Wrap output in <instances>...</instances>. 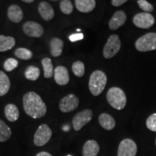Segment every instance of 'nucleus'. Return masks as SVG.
I'll return each mask as SVG.
<instances>
[{
	"instance_id": "1",
	"label": "nucleus",
	"mask_w": 156,
	"mask_h": 156,
	"mask_svg": "<svg viewBox=\"0 0 156 156\" xmlns=\"http://www.w3.org/2000/svg\"><path fill=\"white\" fill-rule=\"evenodd\" d=\"M23 104L25 114L35 119L44 116L47 112L46 104L40 95L33 91L23 95Z\"/></svg>"
},
{
	"instance_id": "2",
	"label": "nucleus",
	"mask_w": 156,
	"mask_h": 156,
	"mask_svg": "<svg viewBox=\"0 0 156 156\" xmlns=\"http://www.w3.org/2000/svg\"><path fill=\"white\" fill-rule=\"evenodd\" d=\"M107 83L106 75L101 70L94 71L90 75L88 87L90 93L94 96H98L103 92Z\"/></svg>"
},
{
	"instance_id": "3",
	"label": "nucleus",
	"mask_w": 156,
	"mask_h": 156,
	"mask_svg": "<svg viewBox=\"0 0 156 156\" xmlns=\"http://www.w3.org/2000/svg\"><path fill=\"white\" fill-rule=\"evenodd\" d=\"M108 103L113 108L122 110L126 104V97L124 90L119 87H113L108 90L106 94Z\"/></svg>"
},
{
	"instance_id": "4",
	"label": "nucleus",
	"mask_w": 156,
	"mask_h": 156,
	"mask_svg": "<svg viewBox=\"0 0 156 156\" xmlns=\"http://www.w3.org/2000/svg\"><path fill=\"white\" fill-rule=\"evenodd\" d=\"M135 47L139 51L146 52L156 49V33H148L136 41Z\"/></svg>"
},
{
	"instance_id": "5",
	"label": "nucleus",
	"mask_w": 156,
	"mask_h": 156,
	"mask_svg": "<svg viewBox=\"0 0 156 156\" xmlns=\"http://www.w3.org/2000/svg\"><path fill=\"white\" fill-rule=\"evenodd\" d=\"M122 43L121 40L117 35L113 34L109 36L106 44H105L103 50V54L106 58H111L119 51Z\"/></svg>"
},
{
	"instance_id": "6",
	"label": "nucleus",
	"mask_w": 156,
	"mask_h": 156,
	"mask_svg": "<svg viewBox=\"0 0 156 156\" xmlns=\"http://www.w3.org/2000/svg\"><path fill=\"white\" fill-rule=\"evenodd\" d=\"M52 136V131L47 124H41L38 126L34 134V142L37 147H42L49 141Z\"/></svg>"
},
{
	"instance_id": "7",
	"label": "nucleus",
	"mask_w": 156,
	"mask_h": 156,
	"mask_svg": "<svg viewBox=\"0 0 156 156\" xmlns=\"http://www.w3.org/2000/svg\"><path fill=\"white\" fill-rule=\"evenodd\" d=\"M93 116V112L90 109H85L77 113L73 119V127L75 131H80L84 126L92 120Z\"/></svg>"
},
{
	"instance_id": "8",
	"label": "nucleus",
	"mask_w": 156,
	"mask_h": 156,
	"mask_svg": "<svg viewBox=\"0 0 156 156\" xmlns=\"http://www.w3.org/2000/svg\"><path fill=\"white\" fill-rule=\"evenodd\" d=\"M137 152V146L131 139H124L120 142L117 156H135Z\"/></svg>"
},
{
	"instance_id": "9",
	"label": "nucleus",
	"mask_w": 156,
	"mask_h": 156,
	"mask_svg": "<svg viewBox=\"0 0 156 156\" xmlns=\"http://www.w3.org/2000/svg\"><path fill=\"white\" fill-rule=\"evenodd\" d=\"M132 21L137 28L148 29L154 25L155 18L151 13L141 12L134 15Z\"/></svg>"
},
{
	"instance_id": "10",
	"label": "nucleus",
	"mask_w": 156,
	"mask_h": 156,
	"mask_svg": "<svg viewBox=\"0 0 156 156\" xmlns=\"http://www.w3.org/2000/svg\"><path fill=\"white\" fill-rule=\"evenodd\" d=\"M79 98L74 94H68L59 102V109L62 112L68 113L75 110L79 105Z\"/></svg>"
},
{
	"instance_id": "11",
	"label": "nucleus",
	"mask_w": 156,
	"mask_h": 156,
	"mask_svg": "<svg viewBox=\"0 0 156 156\" xmlns=\"http://www.w3.org/2000/svg\"><path fill=\"white\" fill-rule=\"evenodd\" d=\"M23 32L28 36L40 38L44 35V28L39 23L34 21H28L23 25Z\"/></svg>"
},
{
	"instance_id": "12",
	"label": "nucleus",
	"mask_w": 156,
	"mask_h": 156,
	"mask_svg": "<svg viewBox=\"0 0 156 156\" xmlns=\"http://www.w3.org/2000/svg\"><path fill=\"white\" fill-rule=\"evenodd\" d=\"M55 82L59 85H66L69 82V75L67 67L58 66L54 71Z\"/></svg>"
},
{
	"instance_id": "13",
	"label": "nucleus",
	"mask_w": 156,
	"mask_h": 156,
	"mask_svg": "<svg viewBox=\"0 0 156 156\" xmlns=\"http://www.w3.org/2000/svg\"><path fill=\"white\" fill-rule=\"evenodd\" d=\"M126 20V15L124 11L119 10L116 12L113 15L110 21H109L108 25L109 28L112 30H115L119 28L124 24Z\"/></svg>"
},
{
	"instance_id": "14",
	"label": "nucleus",
	"mask_w": 156,
	"mask_h": 156,
	"mask_svg": "<svg viewBox=\"0 0 156 156\" xmlns=\"http://www.w3.org/2000/svg\"><path fill=\"white\" fill-rule=\"evenodd\" d=\"M38 12L44 20H51L54 17V10L47 2H41L38 5Z\"/></svg>"
},
{
	"instance_id": "15",
	"label": "nucleus",
	"mask_w": 156,
	"mask_h": 156,
	"mask_svg": "<svg viewBox=\"0 0 156 156\" xmlns=\"http://www.w3.org/2000/svg\"><path fill=\"white\" fill-rule=\"evenodd\" d=\"M7 16L11 22L19 23L23 18V12L22 9L18 5H12L7 9Z\"/></svg>"
},
{
	"instance_id": "16",
	"label": "nucleus",
	"mask_w": 156,
	"mask_h": 156,
	"mask_svg": "<svg viewBox=\"0 0 156 156\" xmlns=\"http://www.w3.org/2000/svg\"><path fill=\"white\" fill-rule=\"evenodd\" d=\"M100 151L98 143L95 140H88L84 144L83 156H97Z\"/></svg>"
},
{
	"instance_id": "17",
	"label": "nucleus",
	"mask_w": 156,
	"mask_h": 156,
	"mask_svg": "<svg viewBox=\"0 0 156 156\" xmlns=\"http://www.w3.org/2000/svg\"><path fill=\"white\" fill-rule=\"evenodd\" d=\"M75 3L77 10L83 13L90 12L96 5L95 0H75Z\"/></svg>"
},
{
	"instance_id": "18",
	"label": "nucleus",
	"mask_w": 156,
	"mask_h": 156,
	"mask_svg": "<svg viewBox=\"0 0 156 156\" xmlns=\"http://www.w3.org/2000/svg\"><path fill=\"white\" fill-rule=\"evenodd\" d=\"M5 115L7 119L10 122H15L19 119L20 112L15 104L9 103L5 108Z\"/></svg>"
},
{
	"instance_id": "19",
	"label": "nucleus",
	"mask_w": 156,
	"mask_h": 156,
	"mask_svg": "<svg viewBox=\"0 0 156 156\" xmlns=\"http://www.w3.org/2000/svg\"><path fill=\"white\" fill-rule=\"evenodd\" d=\"M99 123L101 126L106 130H112L116 126V122L114 119L110 114L103 113L99 116Z\"/></svg>"
},
{
	"instance_id": "20",
	"label": "nucleus",
	"mask_w": 156,
	"mask_h": 156,
	"mask_svg": "<svg viewBox=\"0 0 156 156\" xmlns=\"http://www.w3.org/2000/svg\"><path fill=\"white\" fill-rule=\"evenodd\" d=\"M64 48V42L58 38H53L50 41L51 54L54 57L59 56L62 54Z\"/></svg>"
},
{
	"instance_id": "21",
	"label": "nucleus",
	"mask_w": 156,
	"mask_h": 156,
	"mask_svg": "<svg viewBox=\"0 0 156 156\" xmlns=\"http://www.w3.org/2000/svg\"><path fill=\"white\" fill-rule=\"evenodd\" d=\"M15 45V39L12 36L0 35V52L7 51L12 48Z\"/></svg>"
},
{
	"instance_id": "22",
	"label": "nucleus",
	"mask_w": 156,
	"mask_h": 156,
	"mask_svg": "<svg viewBox=\"0 0 156 156\" xmlns=\"http://www.w3.org/2000/svg\"><path fill=\"white\" fill-rule=\"evenodd\" d=\"M10 85V80L8 76L4 72L0 71V96L5 95L9 92Z\"/></svg>"
},
{
	"instance_id": "23",
	"label": "nucleus",
	"mask_w": 156,
	"mask_h": 156,
	"mask_svg": "<svg viewBox=\"0 0 156 156\" xmlns=\"http://www.w3.org/2000/svg\"><path fill=\"white\" fill-rule=\"evenodd\" d=\"M41 64L44 69V76L45 78L49 79L54 75V67L51 59L48 57L44 58L41 61Z\"/></svg>"
},
{
	"instance_id": "24",
	"label": "nucleus",
	"mask_w": 156,
	"mask_h": 156,
	"mask_svg": "<svg viewBox=\"0 0 156 156\" xmlns=\"http://www.w3.org/2000/svg\"><path fill=\"white\" fill-rule=\"evenodd\" d=\"M11 135V129L4 121L0 119V142H4L8 140Z\"/></svg>"
},
{
	"instance_id": "25",
	"label": "nucleus",
	"mask_w": 156,
	"mask_h": 156,
	"mask_svg": "<svg viewBox=\"0 0 156 156\" xmlns=\"http://www.w3.org/2000/svg\"><path fill=\"white\" fill-rule=\"evenodd\" d=\"M40 69L34 66H30L25 69V77L30 81H36L40 77Z\"/></svg>"
},
{
	"instance_id": "26",
	"label": "nucleus",
	"mask_w": 156,
	"mask_h": 156,
	"mask_svg": "<svg viewBox=\"0 0 156 156\" xmlns=\"http://www.w3.org/2000/svg\"><path fill=\"white\" fill-rule=\"evenodd\" d=\"M15 55L23 60H29L33 57V52L25 48H18L15 51Z\"/></svg>"
},
{
	"instance_id": "27",
	"label": "nucleus",
	"mask_w": 156,
	"mask_h": 156,
	"mask_svg": "<svg viewBox=\"0 0 156 156\" xmlns=\"http://www.w3.org/2000/svg\"><path fill=\"white\" fill-rule=\"evenodd\" d=\"M72 70H73V73L76 77H81L85 74V65H84V64L82 62L77 61L73 63V67H72Z\"/></svg>"
},
{
	"instance_id": "28",
	"label": "nucleus",
	"mask_w": 156,
	"mask_h": 156,
	"mask_svg": "<svg viewBox=\"0 0 156 156\" xmlns=\"http://www.w3.org/2000/svg\"><path fill=\"white\" fill-rule=\"evenodd\" d=\"M59 7L62 12L64 15H70L74 9L73 3L69 0H62L60 2Z\"/></svg>"
},
{
	"instance_id": "29",
	"label": "nucleus",
	"mask_w": 156,
	"mask_h": 156,
	"mask_svg": "<svg viewBox=\"0 0 156 156\" xmlns=\"http://www.w3.org/2000/svg\"><path fill=\"white\" fill-rule=\"evenodd\" d=\"M18 66V62L15 58H9L4 63V69L6 72H11L16 69Z\"/></svg>"
},
{
	"instance_id": "30",
	"label": "nucleus",
	"mask_w": 156,
	"mask_h": 156,
	"mask_svg": "<svg viewBox=\"0 0 156 156\" xmlns=\"http://www.w3.org/2000/svg\"><path fill=\"white\" fill-rule=\"evenodd\" d=\"M146 126L151 131L156 132V113L151 114L147 119Z\"/></svg>"
},
{
	"instance_id": "31",
	"label": "nucleus",
	"mask_w": 156,
	"mask_h": 156,
	"mask_svg": "<svg viewBox=\"0 0 156 156\" xmlns=\"http://www.w3.org/2000/svg\"><path fill=\"white\" fill-rule=\"evenodd\" d=\"M137 3L139 7L142 10L145 11V12L150 13L153 11V6L145 0H139V1H137Z\"/></svg>"
},
{
	"instance_id": "32",
	"label": "nucleus",
	"mask_w": 156,
	"mask_h": 156,
	"mask_svg": "<svg viewBox=\"0 0 156 156\" xmlns=\"http://www.w3.org/2000/svg\"><path fill=\"white\" fill-rule=\"evenodd\" d=\"M83 38V34H75L69 36V39L72 42L82 40Z\"/></svg>"
},
{
	"instance_id": "33",
	"label": "nucleus",
	"mask_w": 156,
	"mask_h": 156,
	"mask_svg": "<svg viewBox=\"0 0 156 156\" xmlns=\"http://www.w3.org/2000/svg\"><path fill=\"white\" fill-rule=\"evenodd\" d=\"M126 2V0H112V4L114 7H119Z\"/></svg>"
},
{
	"instance_id": "34",
	"label": "nucleus",
	"mask_w": 156,
	"mask_h": 156,
	"mask_svg": "<svg viewBox=\"0 0 156 156\" xmlns=\"http://www.w3.org/2000/svg\"><path fill=\"white\" fill-rule=\"evenodd\" d=\"M36 156H53L51 154L47 153V152H40L38 154H36Z\"/></svg>"
},
{
	"instance_id": "35",
	"label": "nucleus",
	"mask_w": 156,
	"mask_h": 156,
	"mask_svg": "<svg viewBox=\"0 0 156 156\" xmlns=\"http://www.w3.org/2000/svg\"><path fill=\"white\" fill-rule=\"evenodd\" d=\"M23 2L25 3H32L34 2V0H23Z\"/></svg>"
},
{
	"instance_id": "36",
	"label": "nucleus",
	"mask_w": 156,
	"mask_h": 156,
	"mask_svg": "<svg viewBox=\"0 0 156 156\" xmlns=\"http://www.w3.org/2000/svg\"><path fill=\"white\" fill-rule=\"evenodd\" d=\"M67 156H73V155H67Z\"/></svg>"
},
{
	"instance_id": "37",
	"label": "nucleus",
	"mask_w": 156,
	"mask_h": 156,
	"mask_svg": "<svg viewBox=\"0 0 156 156\" xmlns=\"http://www.w3.org/2000/svg\"><path fill=\"white\" fill-rule=\"evenodd\" d=\"M155 145H156V140H155Z\"/></svg>"
}]
</instances>
